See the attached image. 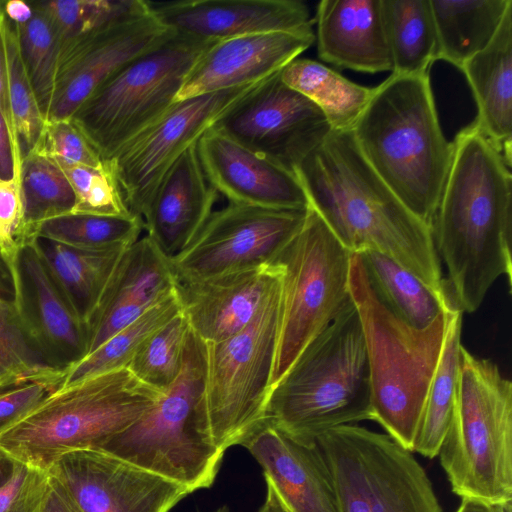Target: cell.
<instances>
[{"label": "cell", "instance_id": "obj_15", "mask_svg": "<svg viewBox=\"0 0 512 512\" xmlns=\"http://www.w3.org/2000/svg\"><path fill=\"white\" fill-rule=\"evenodd\" d=\"M174 33L153 15L148 1L139 0L117 19L61 43L45 121L70 118L110 77Z\"/></svg>", "mask_w": 512, "mask_h": 512}, {"label": "cell", "instance_id": "obj_42", "mask_svg": "<svg viewBox=\"0 0 512 512\" xmlns=\"http://www.w3.org/2000/svg\"><path fill=\"white\" fill-rule=\"evenodd\" d=\"M139 0H55L33 2L52 21L60 42L91 32L132 10ZM61 45V44H60Z\"/></svg>", "mask_w": 512, "mask_h": 512}, {"label": "cell", "instance_id": "obj_47", "mask_svg": "<svg viewBox=\"0 0 512 512\" xmlns=\"http://www.w3.org/2000/svg\"><path fill=\"white\" fill-rule=\"evenodd\" d=\"M14 172L13 146L7 124L0 112V177L11 178Z\"/></svg>", "mask_w": 512, "mask_h": 512}, {"label": "cell", "instance_id": "obj_4", "mask_svg": "<svg viewBox=\"0 0 512 512\" xmlns=\"http://www.w3.org/2000/svg\"><path fill=\"white\" fill-rule=\"evenodd\" d=\"M265 419L303 441L373 420L366 345L352 298L272 386Z\"/></svg>", "mask_w": 512, "mask_h": 512}, {"label": "cell", "instance_id": "obj_2", "mask_svg": "<svg viewBox=\"0 0 512 512\" xmlns=\"http://www.w3.org/2000/svg\"><path fill=\"white\" fill-rule=\"evenodd\" d=\"M295 174L310 206L348 250L379 251L438 295H448L431 227L372 169L352 130H332L298 165Z\"/></svg>", "mask_w": 512, "mask_h": 512}, {"label": "cell", "instance_id": "obj_29", "mask_svg": "<svg viewBox=\"0 0 512 512\" xmlns=\"http://www.w3.org/2000/svg\"><path fill=\"white\" fill-rule=\"evenodd\" d=\"M512 0H430L436 31L435 60L461 69L494 37Z\"/></svg>", "mask_w": 512, "mask_h": 512}, {"label": "cell", "instance_id": "obj_51", "mask_svg": "<svg viewBox=\"0 0 512 512\" xmlns=\"http://www.w3.org/2000/svg\"><path fill=\"white\" fill-rule=\"evenodd\" d=\"M20 465L21 462L0 447V490L11 481Z\"/></svg>", "mask_w": 512, "mask_h": 512}, {"label": "cell", "instance_id": "obj_28", "mask_svg": "<svg viewBox=\"0 0 512 512\" xmlns=\"http://www.w3.org/2000/svg\"><path fill=\"white\" fill-rule=\"evenodd\" d=\"M36 240L52 278L87 327L127 247L84 250L41 238Z\"/></svg>", "mask_w": 512, "mask_h": 512}, {"label": "cell", "instance_id": "obj_35", "mask_svg": "<svg viewBox=\"0 0 512 512\" xmlns=\"http://www.w3.org/2000/svg\"><path fill=\"white\" fill-rule=\"evenodd\" d=\"M181 311L175 289L169 297L118 331L97 349L64 369L58 388L99 374L127 368L141 345Z\"/></svg>", "mask_w": 512, "mask_h": 512}, {"label": "cell", "instance_id": "obj_27", "mask_svg": "<svg viewBox=\"0 0 512 512\" xmlns=\"http://www.w3.org/2000/svg\"><path fill=\"white\" fill-rule=\"evenodd\" d=\"M473 93L482 134L511 167L512 151V5L490 43L461 67Z\"/></svg>", "mask_w": 512, "mask_h": 512}, {"label": "cell", "instance_id": "obj_3", "mask_svg": "<svg viewBox=\"0 0 512 512\" xmlns=\"http://www.w3.org/2000/svg\"><path fill=\"white\" fill-rule=\"evenodd\" d=\"M352 131L372 169L430 226L450 169L453 145L442 132L429 74H391L374 87Z\"/></svg>", "mask_w": 512, "mask_h": 512}, {"label": "cell", "instance_id": "obj_22", "mask_svg": "<svg viewBox=\"0 0 512 512\" xmlns=\"http://www.w3.org/2000/svg\"><path fill=\"white\" fill-rule=\"evenodd\" d=\"M170 258L147 235L123 252L88 324V354L176 289Z\"/></svg>", "mask_w": 512, "mask_h": 512}, {"label": "cell", "instance_id": "obj_50", "mask_svg": "<svg viewBox=\"0 0 512 512\" xmlns=\"http://www.w3.org/2000/svg\"><path fill=\"white\" fill-rule=\"evenodd\" d=\"M455 512H512L511 502L487 503L472 498H463Z\"/></svg>", "mask_w": 512, "mask_h": 512}, {"label": "cell", "instance_id": "obj_26", "mask_svg": "<svg viewBox=\"0 0 512 512\" xmlns=\"http://www.w3.org/2000/svg\"><path fill=\"white\" fill-rule=\"evenodd\" d=\"M316 24L324 62L366 73L392 71L382 0H322Z\"/></svg>", "mask_w": 512, "mask_h": 512}, {"label": "cell", "instance_id": "obj_52", "mask_svg": "<svg viewBox=\"0 0 512 512\" xmlns=\"http://www.w3.org/2000/svg\"><path fill=\"white\" fill-rule=\"evenodd\" d=\"M258 512H289L268 482H266L265 499Z\"/></svg>", "mask_w": 512, "mask_h": 512}, {"label": "cell", "instance_id": "obj_54", "mask_svg": "<svg viewBox=\"0 0 512 512\" xmlns=\"http://www.w3.org/2000/svg\"><path fill=\"white\" fill-rule=\"evenodd\" d=\"M211 512H230V508L227 505H223L221 507H218L217 509L211 511Z\"/></svg>", "mask_w": 512, "mask_h": 512}, {"label": "cell", "instance_id": "obj_24", "mask_svg": "<svg viewBox=\"0 0 512 512\" xmlns=\"http://www.w3.org/2000/svg\"><path fill=\"white\" fill-rule=\"evenodd\" d=\"M276 263L212 279L177 283L191 330L203 342H220L244 329L280 279Z\"/></svg>", "mask_w": 512, "mask_h": 512}, {"label": "cell", "instance_id": "obj_41", "mask_svg": "<svg viewBox=\"0 0 512 512\" xmlns=\"http://www.w3.org/2000/svg\"><path fill=\"white\" fill-rule=\"evenodd\" d=\"M56 163L68 179L75 195V205L71 213L102 216L131 214L109 162L97 167Z\"/></svg>", "mask_w": 512, "mask_h": 512}, {"label": "cell", "instance_id": "obj_45", "mask_svg": "<svg viewBox=\"0 0 512 512\" xmlns=\"http://www.w3.org/2000/svg\"><path fill=\"white\" fill-rule=\"evenodd\" d=\"M48 484L47 471L21 463L0 490V512H40Z\"/></svg>", "mask_w": 512, "mask_h": 512}, {"label": "cell", "instance_id": "obj_48", "mask_svg": "<svg viewBox=\"0 0 512 512\" xmlns=\"http://www.w3.org/2000/svg\"><path fill=\"white\" fill-rule=\"evenodd\" d=\"M40 512H78L64 495L57 483L49 476V484Z\"/></svg>", "mask_w": 512, "mask_h": 512}, {"label": "cell", "instance_id": "obj_34", "mask_svg": "<svg viewBox=\"0 0 512 512\" xmlns=\"http://www.w3.org/2000/svg\"><path fill=\"white\" fill-rule=\"evenodd\" d=\"M19 179L30 243L37 238L42 223L72 212L75 195L61 168L38 145L22 156Z\"/></svg>", "mask_w": 512, "mask_h": 512}, {"label": "cell", "instance_id": "obj_44", "mask_svg": "<svg viewBox=\"0 0 512 512\" xmlns=\"http://www.w3.org/2000/svg\"><path fill=\"white\" fill-rule=\"evenodd\" d=\"M55 162L97 167L99 153L72 118L45 121L37 144Z\"/></svg>", "mask_w": 512, "mask_h": 512}, {"label": "cell", "instance_id": "obj_11", "mask_svg": "<svg viewBox=\"0 0 512 512\" xmlns=\"http://www.w3.org/2000/svg\"><path fill=\"white\" fill-rule=\"evenodd\" d=\"M352 254L310 206L300 231L273 261L282 277L271 388L351 298Z\"/></svg>", "mask_w": 512, "mask_h": 512}, {"label": "cell", "instance_id": "obj_39", "mask_svg": "<svg viewBox=\"0 0 512 512\" xmlns=\"http://www.w3.org/2000/svg\"><path fill=\"white\" fill-rule=\"evenodd\" d=\"M32 18L17 25L21 57L36 95L40 110L46 119L56 77L60 52V38L48 15L34 3Z\"/></svg>", "mask_w": 512, "mask_h": 512}, {"label": "cell", "instance_id": "obj_25", "mask_svg": "<svg viewBox=\"0 0 512 512\" xmlns=\"http://www.w3.org/2000/svg\"><path fill=\"white\" fill-rule=\"evenodd\" d=\"M217 197L193 145L170 167L151 195L141 215L146 235L167 257L179 254L203 228Z\"/></svg>", "mask_w": 512, "mask_h": 512}, {"label": "cell", "instance_id": "obj_46", "mask_svg": "<svg viewBox=\"0 0 512 512\" xmlns=\"http://www.w3.org/2000/svg\"><path fill=\"white\" fill-rule=\"evenodd\" d=\"M55 390V387L43 382H30L0 390V434Z\"/></svg>", "mask_w": 512, "mask_h": 512}, {"label": "cell", "instance_id": "obj_13", "mask_svg": "<svg viewBox=\"0 0 512 512\" xmlns=\"http://www.w3.org/2000/svg\"><path fill=\"white\" fill-rule=\"evenodd\" d=\"M308 209L229 202L213 211L194 240L170 258L177 283L212 279L273 263L302 228Z\"/></svg>", "mask_w": 512, "mask_h": 512}, {"label": "cell", "instance_id": "obj_53", "mask_svg": "<svg viewBox=\"0 0 512 512\" xmlns=\"http://www.w3.org/2000/svg\"><path fill=\"white\" fill-rule=\"evenodd\" d=\"M8 294L13 296L12 282L7 267L0 256V295L8 296Z\"/></svg>", "mask_w": 512, "mask_h": 512}, {"label": "cell", "instance_id": "obj_43", "mask_svg": "<svg viewBox=\"0 0 512 512\" xmlns=\"http://www.w3.org/2000/svg\"><path fill=\"white\" fill-rule=\"evenodd\" d=\"M27 244L19 175L0 177V256L11 278L14 299L21 292L20 258Z\"/></svg>", "mask_w": 512, "mask_h": 512}, {"label": "cell", "instance_id": "obj_7", "mask_svg": "<svg viewBox=\"0 0 512 512\" xmlns=\"http://www.w3.org/2000/svg\"><path fill=\"white\" fill-rule=\"evenodd\" d=\"M437 456L461 499L512 501V384L497 364L463 346L455 406Z\"/></svg>", "mask_w": 512, "mask_h": 512}, {"label": "cell", "instance_id": "obj_33", "mask_svg": "<svg viewBox=\"0 0 512 512\" xmlns=\"http://www.w3.org/2000/svg\"><path fill=\"white\" fill-rule=\"evenodd\" d=\"M462 312L455 310L446 334L441 357L429 386L421 414L413 453L437 457L455 406L461 348Z\"/></svg>", "mask_w": 512, "mask_h": 512}, {"label": "cell", "instance_id": "obj_36", "mask_svg": "<svg viewBox=\"0 0 512 512\" xmlns=\"http://www.w3.org/2000/svg\"><path fill=\"white\" fill-rule=\"evenodd\" d=\"M62 376L45 361L13 298L0 295V390L30 382L57 389Z\"/></svg>", "mask_w": 512, "mask_h": 512}, {"label": "cell", "instance_id": "obj_18", "mask_svg": "<svg viewBox=\"0 0 512 512\" xmlns=\"http://www.w3.org/2000/svg\"><path fill=\"white\" fill-rule=\"evenodd\" d=\"M209 183L230 203L273 209L310 207L295 173L209 129L196 144Z\"/></svg>", "mask_w": 512, "mask_h": 512}, {"label": "cell", "instance_id": "obj_5", "mask_svg": "<svg viewBox=\"0 0 512 512\" xmlns=\"http://www.w3.org/2000/svg\"><path fill=\"white\" fill-rule=\"evenodd\" d=\"M350 295L364 334L373 421L413 452L429 386L457 308L447 310L425 329L410 326L376 294L357 253L352 254Z\"/></svg>", "mask_w": 512, "mask_h": 512}, {"label": "cell", "instance_id": "obj_19", "mask_svg": "<svg viewBox=\"0 0 512 512\" xmlns=\"http://www.w3.org/2000/svg\"><path fill=\"white\" fill-rule=\"evenodd\" d=\"M158 21L171 31L209 42L267 32L312 29L300 0L148 1Z\"/></svg>", "mask_w": 512, "mask_h": 512}, {"label": "cell", "instance_id": "obj_49", "mask_svg": "<svg viewBox=\"0 0 512 512\" xmlns=\"http://www.w3.org/2000/svg\"><path fill=\"white\" fill-rule=\"evenodd\" d=\"M2 7L5 17L16 25L27 23L34 14L32 5L21 0L2 2Z\"/></svg>", "mask_w": 512, "mask_h": 512}, {"label": "cell", "instance_id": "obj_30", "mask_svg": "<svg viewBox=\"0 0 512 512\" xmlns=\"http://www.w3.org/2000/svg\"><path fill=\"white\" fill-rule=\"evenodd\" d=\"M356 253L376 294L410 326L425 329L441 314L455 307L449 294L438 295L385 254L368 248Z\"/></svg>", "mask_w": 512, "mask_h": 512}, {"label": "cell", "instance_id": "obj_20", "mask_svg": "<svg viewBox=\"0 0 512 512\" xmlns=\"http://www.w3.org/2000/svg\"><path fill=\"white\" fill-rule=\"evenodd\" d=\"M314 41L313 29H306L257 33L214 42L188 73L176 102L264 81Z\"/></svg>", "mask_w": 512, "mask_h": 512}, {"label": "cell", "instance_id": "obj_40", "mask_svg": "<svg viewBox=\"0 0 512 512\" xmlns=\"http://www.w3.org/2000/svg\"><path fill=\"white\" fill-rule=\"evenodd\" d=\"M2 35L10 110L24 155L38 144L45 119L21 57L18 27L6 17Z\"/></svg>", "mask_w": 512, "mask_h": 512}, {"label": "cell", "instance_id": "obj_10", "mask_svg": "<svg viewBox=\"0 0 512 512\" xmlns=\"http://www.w3.org/2000/svg\"><path fill=\"white\" fill-rule=\"evenodd\" d=\"M212 43L174 33L120 69L82 103L70 118L104 162L176 103L188 73Z\"/></svg>", "mask_w": 512, "mask_h": 512}, {"label": "cell", "instance_id": "obj_6", "mask_svg": "<svg viewBox=\"0 0 512 512\" xmlns=\"http://www.w3.org/2000/svg\"><path fill=\"white\" fill-rule=\"evenodd\" d=\"M162 394L128 368L99 374L51 392L0 434V447L47 471L69 452L97 449L141 418Z\"/></svg>", "mask_w": 512, "mask_h": 512}, {"label": "cell", "instance_id": "obj_32", "mask_svg": "<svg viewBox=\"0 0 512 512\" xmlns=\"http://www.w3.org/2000/svg\"><path fill=\"white\" fill-rule=\"evenodd\" d=\"M392 71L428 74L436 61V31L430 0H382Z\"/></svg>", "mask_w": 512, "mask_h": 512}, {"label": "cell", "instance_id": "obj_8", "mask_svg": "<svg viewBox=\"0 0 512 512\" xmlns=\"http://www.w3.org/2000/svg\"><path fill=\"white\" fill-rule=\"evenodd\" d=\"M205 373L203 341L191 330L182 370L141 418L97 449L158 474L190 492L210 488L224 451L199 416Z\"/></svg>", "mask_w": 512, "mask_h": 512}, {"label": "cell", "instance_id": "obj_23", "mask_svg": "<svg viewBox=\"0 0 512 512\" xmlns=\"http://www.w3.org/2000/svg\"><path fill=\"white\" fill-rule=\"evenodd\" d=\"M20 274V297L13 300L45 361L64 370L88 354L87 327L52 278L36 239L21 253Z\"/></svg>", "mask_w": 512, "mask_h": 512}, {"label": "cell", "instance_id": "obj_21", "mask_svg": "<svg viewBox=\"0 0 512 512\" xmlns=\"http://www.w3.org/2000/svg\"><path fill=\"white\" fill-rule=\"evenodd\" d=\"M289 512H340L331 473L316 441L296 439L264 419L240 443Z\"/></svg>", "mask_w": 512, "mask_h": 512}, {"label": "cell", "instance_id": "obj_31", "mask_svg": "<svg viewBox=\"0 0 512 512\" xmlns=\"http://www.w3.org/2000/svg\"><path fill=\"white\" fill-rule=\"evenodd\" d=\"M279 73L287 86L321 109L335 131L353 130L374 91L310 59L297 57Z\"/></svg>", "mask_w": 512, "mask_h": 512}, {"label": "cell", "instance_id": "obj_1", "mask_svg": "<svg viewBox=\"0 0 512 512\" xmlns=\"http://www.w3.org/2000/svg\"><path fill=\"white\" fill-rule=\"evenodd\" d=\"M452 145L430 227L448 271L447 293L458 310L472 313L500 276L512 282L511 167L475 122L461 129Z\"/></svg>", "mask_w": 512, "mask_h": 512}, {"label": "cell", "instance_id": "obj_17", "mask_svg": "<svg viewBox=\"0 0 512 512\" xmlns=\"http://www.w3.org/2000/svg\"><path fill=\"white\" fill-rule=\"evenodd\" d=\"M47 473L78 512H170L191 493L99 449L69 452Z\"/></svg>", "mask_w": 512, "mask_h": 512}, {"label": "cell", "instance_id": "obj_16", "mask_svg": "<svg viewBox=\"0 0 512 512\" xmlns=\"http://www.w3.org/2000/svg\"><path fill=\"white\" fill-rule=\"evenodd\" d=\"M257 84L176 102L159 120L107 161L132 214L141 217L170 167Z\"/></svg>", "mask_w": 512, "mask_h": 512}, {"label": "cell", "instance_id": "obj_9", "mask_svg": "<svg viewBox=\"0 0 512 512\" xmlns=\"http://www.w3.org/2000/svg\"><path fill=\"white\" fill-rule=\"evenodd\" d=\"M281 277L244 329L220 342H203L199 416L224 452L240 445L265 419L280 323Z\"/></svg>", "mask_w": 512, "mask_h": 512}, {"label": "cell", "instance_id": "obj_12", "mask_svg": "<svg viewBox=\"0 0 512 512\" xmlns=\"http://www.w3.org/2000/svg\"><path fill=\"white\" fill-rule=\"evenodd\" d=\"M316 442L340 512H443L425 469L388 434L350 424Z\"/></svg>", "mask_w": 512, "mask_h": 512}, {"label": "cell", "instance_id": "obj_14", "mask_svg": "<svg viewBox=\"0 0 512 512\" xmlns=\"http://www.w3.org/2000/svg\"><path fill=\"white\" fill-rule=\"evenodd\" d=\"M279 72L255 85L212 128L295 173L332 128L321 109L287 86Z\"/></svg>", "mask_w": 512, "mask_h": 512}, {"label": "cell", "instance_id": "obj_38", "mask_svg": "<svg viewBox=\"0 0 512 512\" xmlns=\"http://www.w3.org/2000/svg\"><path fill=\"white\" fill-rule=\"evenodd\" d=\"M190 332L181 311L141 345L127 368L140 381L164 392L182 370Z\"/></svg>", "mask_w": 512, "mask_h": 512}, {"label": "cell", "instance_id": "obj_37", "mask_svg": "<svg viewBox=\"0 0 512 512\" xmlns=\"http://www.w3.org/2000/svg\"><path fill=\"white\" fill-rule=\"evenodd\" d=\"M144 230L140 216L68 213L40 225L37 238L84 250L128 247ZM36 238V239H37Z\"/></svg>", "mask_w": 512, "mask_h": 512}]
</instances>
